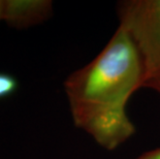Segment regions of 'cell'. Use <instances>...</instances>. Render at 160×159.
Returning a JSON list of instances; mask_svg holds the SVG:
<instances>
[{"mask_svg":"<svg viewBox=\"0 0 160 159\" xmlns=\"http://www.w3.org/2000/svg\"><path fill=\"white\" fill-rule=\"evenodd\" d=\"M145 77L137 43L119 25L98 55L64 82L74 125L108 151L120 147L135 133L127 103Z\"/></svg>","mask_w":160,"mask_h":159,"instance_id":"cell-1","label":"cell"},{"mask_svg":"<svg viewBox=\"0 0 160 159\" xmlns=\"http://www.w3.org/2000/svg\"><path fill=\"white\" fill-rule=\"evenodd\" d=\"M119 25L130 33L141 52L146 77L160 80V0H124L117 4Z\"/></svg>","mask_w":160,"mask_h":159,"instance_id":"cell-2","label":"cell"},{"mask_svg":"<svg viewBox=\"0 0 160 159\" xmlns=\"http://www.w3.org/2000/svg\"><path fill=\"white\" fill-rule=\"evenodd\" d=\"M53 15L51 0H3L2 21L16 29H26L46 22Z\"/></svg>","mask_w":160,"mask_h":159,"instance_id":"cell-3","label":"cell"},{"mask_svg":"<svg viewBox=\"0 0 160 159\" xmlns=\"http://www.w3.org/2000/svg\"><path fill=\"white\" fill-rule=\"evenodd\" d=\"M19 87L17 79L12 74L0 72V99L12 96Z\"/></svg>","mask_w":160,"mask_h":159,"instance_id":"cell-4","label":"cell"},{"mask_svg":"<svg viewBox=\"0 0 160 159\" xmlns=\"http://www.w3.org/2000/svg\"><path fill=\"white\" fill-rule=\"evenodd\" d=\"M134 159H160V148L145 152Z\"/></svg>","mask_w":160,"mask_h":159,"instance_id":"cell-5","label":"cell"},{"mask_svg":"<svg viewBox=\"0 0 160 159\" xmlns=\"http://www.w3.org/2000/svg\"><path fill=\"white\" fill-rule=\"evenodd\" d=\"M146 88H151V89L155 90L156 92H158L160 94V80H152L149 81L144 85Z\"/></svg>","mask_w":160,"mask_h":159,"instance_id":"cell-6","label":"cell"},{"mask_svg":"<svg viewBox=\"0 0 160 159\" xmlns=\"http://www.w3.org/2000/svg\"><path fill=\"white\" fill-rule=\"evenodd\" d=\"M2 7H3V0H0V21H2Z\"/></svg>","mask_w":160,"mask_h":159,"instance_id":"cell-7","label":"cell"}]
</instances>
